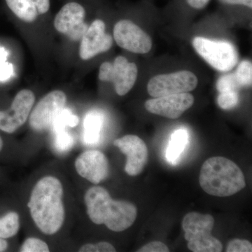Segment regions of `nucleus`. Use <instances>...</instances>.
I'll return each mask as SVG.
<instances>
[{"label":"nucleus","instance_id":"f257e3e1","mask_svg":"<svg viewBox=\"0 0 252 252\" xmlns=\"http://www.w3.org/2000/svg\"><path fill=\"white\" fill-rule=\"evenodd\" d=\"M63 196L62 184L52 176L43 177L32 190L28 207L36 226L44 234H55L64 223Z\"/></svg>","mask_w":252,"mask_h":252},{"label":"nucleus","instance_id":"f03ea898","mask_svg":"<svg viewBox=\"0 0 252 252\" xmlns=\"http://www.w3.org/2000/svg\"><path fill=\"white\" fill-rule=\"evenodd\" d=\"M85 203L91 221L104 224L114 232L124 231L133 224L137 218L135 205L124 200H114L103 187H91L86 191Z\"/></svg>","mask_w":252,"mask_h":252},{"label":"nucleus","instance_id":"7ed1b4c3","mask_svg":"<svg viewBox=\"0 0 252 252\" xmlns=\"http://www.w3.org/2000/svg\"><path fill=\"white\" fill-rule=\"evenodd\" d=\"M200 187L209 195L228 197L246 187L245 175L234 162L224 157H212L204 162L199 176Z\"/></svg>","mask_w":252,"mask_h":252},{"label":"nucleus","instance_id":"20e7f679","mask_svg":"<svg viewBox=\"0 0 252 252\" xmlns=\"http://www.w3.org/2000/svg\"><path fill=\"white\" fill-rule=\"evenodd\" d=\"M193 46L198 55L217 70L228 72L238 63V51L229 42L210 40L202 36H196L193 39Z\"/></svg>","mask_w":252,"mask_h":252},{"label":"nucleus","instance_id":"39448f33","mask_svg":"<svg viewBox=\"0 0 252 252\" xmlns=\"http://www.w3.org/2000/svg\"><path fill=\"white\" fill-rule=\"evenodd\" d=\"M137 65L124 56H118L114 62L102 63L99 69V80L112 82L119 95L127 94L135 85L137 78Z\"/></svg>","mask_w":252,"mask_h":252},{"label":"nucleus","instance_id":"423d86ee","mask_svg":"<svg viewBox=\"0 0 252 252\" xmlns=\"http://www.w3.org/2000/svg\"><path fill=\"white\" fill-rule=\"evenodd\" d=\"M198 79L190 71H178L170 74H158L150 79L147 91L152 97H158L169 94H184L193 91Z\"/></svg>","mask_w":252,"mask_h":252},{"label":"nucleus","instance_id":"0eeeda50","mask_svg":"<svg viewBox=\"0 0 252 252\" xmlns=\"http://www.w3.org/2000/svg\"><path fill=\"white\" fill-rule=\"evenodd\" d=\"M86 10L79 3L69 2L61 8L54 19V27L70 40L78 41L87 31L88 25L84 22Z\"/></svg>","mask_w":252,"mask_h":252},{"label":"nucleus","instance_id":"6e6552de","mask_svg":"<svg viewBox=\"0 0 252 252\" xmlns=\"http://www.w3.org/2000/svg\"><path fill=\"white\" fill-rule=\"evenodd\" d=\"M67 95L62 91H51L36 104L30 116V125L36 131L51 127L55 119L65 107Z\"/></svg>","mask_w":252,"mask_h":252},{"label":"nucleus","instance_id":"1a4fd4ad","mask_svg":"<svg viewBox=\"0 0 252 252\" xmlns=\"http://www.w3.org/2000/svg\"><path fill=\"white\" fill-rule=\"evenodd\" d=\"M35 102L34 93L23 89L15 96L8 110H0V130L13 133L26 122Z\"/></svg>","mask_w":252,"mask_h":252},{"label":"nucleus","instance_id":"9d476101","mask_svg":"<svg viewBox=\"0 0 252 252\" xmlns=\"http://www.w3.org/2000/svg\"><path fill=\"white\" fill-rule=\"evenodd\" d=\"M114 38L118 46L134 54H147L152 48L150 36L130 20L116 23Z\"/></svg>","mask_w":252,"mask_h":252},{"label":"nucleus","instance_id":"9b49d317","mask_svg":"<svg viewBox=\"0 0 252 252\" xmlns=\"http://www.w3.org/2000/svg\"><path fill=\"white\" fill-rule=\"evenodd\" d=\"M105 30V23L100 19L95 20L89 26L79 47V56L83 61H89L112 48L113 37Z\"/></svg>","mask_w":252,"mask_h":252},{"label":"nucleus","instance_id":"f8f14e48","mask_svg":"<svg viewBox=\"0 0 252 252\" xmlns=\"http://www.w3.org/2000/svg\"><path fill=\"white\" fill-rule=\"evenodd\" d=\"M114 145L127 157L125 171L130 176L140 175L148 161V149L138 136L128 135L114 141Z\"/></svg>","mask_w":252,"mask_h":252},{"label":"nucleus","instance_id":"ddd939ff","mask_svg":"<svg viewBox=\"0 0 252 252\" xmlns=\"http://www.w3.org/2000/svg\"><path fill=\"white\" fill-rule=\"evenodd\" d=\"M194 97L189 93L154 97L145 102V108L154 114L176 119L193 106Z\"/></svg>","mask_w":252,"mask_h":252},{"label":"nucleus","instance_id":"4468645a","mask_svg":"<svg viewBox=\"0 0 252 252\" xmlns=\"http://www.w3.org/2000/svg\"><path fill=\"white\" fill-rule=\"evenodd\" d=\"M75 168L81 177L97 185L109 175V161L99 151H86L76 159Z\"/></svg>","mask_w":252,"mask_h":252},{"label":"nucleus","instance_id":"2eb2a0df","mask_svg":"<svg viewBox=\"0 0 252 252\" xmlns=\"http://www.w3.org/2000/svg\"><path fill=\"white\" fill-rule=\"evenodd\" d=\"M215 225V219L210 215L190 212L184 217L182 228L187 242L199 241L211 235Z\"/></svg>","mask_w":252,"mask_h":252},{"label":"nucleus","instance_id":"dca6fc26","mask_svg":"<svg viewBox=\"0 0 252 252\" xmlns=\"http://www.w3.org/2000/svg\"><path fill=\"white\" fill-rule=\"evenodd\" d=\"M6 3L16 17L29 23L46 14L51 6L50 0H6Z\"/></svg>","mask_w":252,"mask_h":252},{"label":"nucleus","instance_id":"f3484780","mask_svg":"<svg viewBox=\"0 0 252 252\" xmlns=\"http://www.w3.org/2000/svg\"><path fill=\"white\" fill-rule=\"evenodd\" d=\"M189 134L185 129H179L172 134L167 147L165 157L172 165H177L180 162L182 154L188 145Z\"/></svg>","mask_w":252,"mask_h":252},{"label":"nucleus","instance_id":"a211bd4d","mask_svg":"<svg viewBox=\"0 0 252 252\" xmlns=\"http://www.w3.org/2000/svg\"><path fill=\"white\" fill-rule=\"evenodd\" d=\"M103 122V115L97 111H91L86 114L84 122V141L85 144L94 145L98 143Z\"/></svg>","mask_w":252,"mask_h":252},{"label":"nucleus","instance_id":"6ab92c4d","mask_svg":"<svg viewBox=\"0 0 252 252\" xmlns=\"http://www.w3.org/2000/svg\"><path fill=\"white\" fill-rule=\"evenodd\" d=\"M19 228V215L16 212H10L0 218V238H12L17 234Z\"/></svg>","mask_w":252,"mask_h":252},{"label":"nucleus","instance_id":"aec40b11","mask_svg":"<svg viewBox=\"0 0 252 252\" xmlns=\"http://www.w3.org/2000/svg\"><path fill=\"white\" fill-rule=\"evenodd\" d=\"M79 122V117L77 115L73 114L69 109L64 108L55 119L51 127L54 133H56L60 131L66 130L68 126L75 127Z\"/></svg>","mask_w":252,"mask_h":252},{"label":"nucleus","instance_id":"412c9836","mask_svg":"<svg viewBox=\"0 0 252 252\" xmlns=\"http://www.w3.org/2000/svg\"><path fill=\"white\" fill-rule=\"evenodd\" d=\"M235 76L240 86H251L252 83V63L248 61H243L239 64Z\"/></svg>","mask_w":252,"mask_h":252},{"label":"nucleus","instance_id":"4be33fe9","mask_svg":"<svg viewBox=\"0 0 252 252\" xmlns=\"http://www.w3.org/2000/svg\"><path fill=\"white\" fill-rule=\"evenodd\" d=\"M55 134L54 145L59 152H66L74 145V140L66 130L60 131Z\"/></svg>","mask_w":252,"mask_h":252},{"label":"nucleus","instance_id":"5701e85b","mask_svg":"<svg viewBox=\"0 0 252 252\" xmlns=\"http://www.w3.org/2000/svg\"><path fill=\"white\" fill-rule=\"evenodd\" d=\"M219 105L224 110L233 109L239 102L238 91H228L220 92L217 99Z\"/></svg>","mask_w":252,"mask_h":252},{"label":"nucleus","instance_id":"b1692460","mask_svg":"<svg viewBox=\"0 0 252 252\" xmlns=\"http://www.w3.org/2000/svg\"><path fill=\"white\" fill-rule=\"evenodd\" d=\"M21 252H49L47 244L40 239L29 238L26 239L20 249Z\"/></svg>","mask_w":252,"mask_h":252},{"label":"nucleus","instance_id":"393cba45","mask_svg":"<svg viewBox=\"0 0 252 252\" xmlns=\"http://www.w3.org/2000/svg\"><path fill=\"white\" fill-rule=\"evenodd\" d=\"M240 87L236 80L235 74H228L223 76L217 81V90L220 92L228 91H238Z\"/></svg>","mask_w":252,"mask_h":252},{"label":"nucleus","instance_id":"a878e982","mask_svg":"<svg viewBox=\"0 0 252 252\" xmlns=\"http://www.w3.org/2000/svg\"><path fill=\"white\" fill-rule=\"evenodd\" d=\"M81 252H114L115 248L112 244L100 242L97 244H86L79 250Z\"/></svg>","mask_w":252,"mask_h":252},{"label":"nucleus","instance_id":"bb28decb","mask_svg":"<svg viewBox=\"0 0 252 252\" xmlns=\"http://www.w3.org/2000/svg\"><path fill=\"white\" fill-rule=\"evenodd\" d=\"M227 252H251L252 245L246 240L234 239L228 243L226 249Z\"/></svg>","mask_w":252,"mask_h":252},{"label":"nucleus","instance_id":"cd10ccee","mask_svg":"<svg viewBox=\"0 0 252 252\" xmlns=\"http://www.w3.org/2000/svg\"><path fill=\"white\" fill-rule=\"evenodd\" d=\"M139 252H168V248L161 242L154 241L147 244L138 250Z\"/></svg>","mask_w":252,"mask_h":252},{"label":"nucleus","instance_id":"c85d7f7f","mask_svg":"<svg viewBox=\"0 0 252 252\" xmlns=\"http://www.w3.org/2000/svg\"><path fill=\"white\" fill-rule=\"evenodd\" d=\"M14 74V67L11 63L3 62L0 64V82L9 80Z\"/></svg>","mask_w":252,"mask_h":252},{"label":"nucleus","instance_id":"c756f323","mask_svg":"<svg viewBox=\"0 0 252 252\" xmlns=\"http://www.w3.org/2000/svg\"><path fill=\"white\" fill-rule=\"evenodd\" d=\"M189 6L195 9H203L208 4L210 0H187Z\"/></svg>","mask_w":252,"mask_h":252},{"label":"nucleus","instance_id":"7c9ffc66","mask_svg":"<svg viewBox=\"0 0 252 252\" xmlns=\"http://www.w3.org/2000/svg\"><path fill=\"white\" fill-rule=\"evenodd\" d=\"M220 2L225 4L243 5V6L252 7V0H220Z\"/></svg>","mask_w":252,"mask_h":252},{"label":"nucleus","instance_id":"2f4dec72","mask_svg":"<svg viewBox=\"0 0 252 252\" xmlns=\"http://www.w3.org/2000/svg\"><path fill=\"white\" fill-rule=\"evenodd\" d=\"M8 55H9L8 51L4 48L0 46V63L4 62L6 61V59H7Z\"/></svg>","mask_w":252,"mask_h":252},{"label":"nucleus","instance_id":"473e14b6","mask_svg":"<svg viewBox=\"0 0 252 252\" xmlns=\"http://www.w3.org/2000/svg\"><path fill=\"white\" fill-rule=\"evenodd\" d=\"M8 243L5 239L0 238V252H5L8 248Z\"/></svg>","mask_w":252,"mask_h":252},{"label":"nucleus","instance_id":"72a5a7b5","mask_svg":"<svg viewBox=\"0 0 252 252\" xmlns=\"http://www.w3.org/2000/svg\"><path fill=\"white\" fill-rule=\"evenodd\" d=\"M3 145H4V143H3L2 139H1V136H0V152L2 150Z\"/></svg>","mask_w":252,"mask_h":252}]
</instances>
